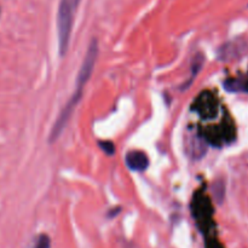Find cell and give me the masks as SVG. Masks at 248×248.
Instances as JSON below:
<instances>
[{
    "mask_svg": "<svg viewBox=\"0 0 248 248\" xmlns=\"http://www.w3.org/2000/svg\"><path fill=\"white\" fill-rule=\"evenodd\" d=\"M81 0H61L57 12V35L60 55L64 56L69 46L74 15Z\"/></svg>",
    "mask_w": 248,
    "mask_h": 248,
    "instance_id": "cell-1",
    "label": "cell"
},
{
    "mask_svg": "<svg viewBox=\"0 0 248 248\" xmlns=\"http://www.w3.org/2000/svg\"><path fill=\"white\" fill-rule=\"evenodd\" d=\"M82 92H84V89L75 90V92L73 93V96L70 97V99L68 101V103L65 104L64 108L62 109L61 114L58 115V119L56 120L55 125H53L52 130H51L50 138H48L50 143L55 142V140L61 136L62 131L64 130V127L67 126V124H68V121L70 120V118H72L75 108H77L78 104H79V102H80V99H81Z\"/></svg>",
    "mask_w": 248,
    "mask_h": 248,
    "instance_id": "cell-2",
    "label": "cell"
},
{
    "mask_svg": "<svg viewBox=\"0 0 248 248\" xmlns=\"http://www.w3.org/2000/svg\"><path fill=\"white\" fill-rule=\"evenodd\" d=\"M97 56H98V43H97V39H92L91 44H90L89 48L86 51L84 61H82V64L80 67L79 73H78L77 89H84L86 86L87 81L90 80L92 72L94 69Z\"/></svg>",
    "mask_w": 248,
    "mask_h": 248,
    "instance_id": "cell-3",
    "label": "cell"
},
{
    "mask_svg": "<svg viewBox=\"0 0 248 248\" xmlns=\"http://www.w3.org/2000/svg\"><path fill=\"white\" fill-rule=\"evenodd\" d=\"M125 161L128 169L136 172H144L149 166V157L144 152H140V150L127 153Z\"/></svg>",
    "mask_w": 248,
    "mask_h": 248,
    "instance_id": "cell-4",
    "label": "cell"
},
{
    "mask_svg": "<svg viewBox=\"0 0 248 248\" xmlns=\"http://www.w3.org/2000/svg\"><path fill=\"white\" fill-rule=\"evenodd\" d=\"M34 248H51V240L46 234L39 235Z\"/></svg>",
    "mask_w": 248,
    "mask_h": 248,
    "instance_id": "cell-5",
    "label": "cell"
},
{
    "mask_svg": "<svg viewBox=\"0 0 248 248\" xmlns=\"http://www.w3.org/2000/svg\"><path fill=\"white\" fill-rule=\"evenodd\" d=\"M99 147L103 149V152L108 155L115 154V145L114 143L109 142V140H106V142H99Z\"/></svg>",
    "mask_w": 248,
    "mask_h": 248,
    "instance_id": "cell-6",
    "label": "cell"
}]
</instances>
